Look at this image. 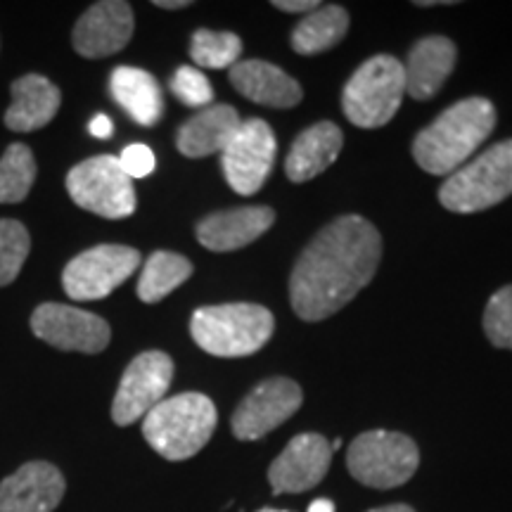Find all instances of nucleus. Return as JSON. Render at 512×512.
<instances>
[{
	"label": "nucleus",
	"instance_id": "obj_17",
	"mask_svg": "<svg viewBox=\"0 0 512 512\" xmlns=\"http://www.w3.org/2000/svg\"><path fill=\"white\" fill-rule=\"evenodd\" d=\"M275 223L271 207H238L209 214L197 223V240L211 252H235L259 240Z\"/></svg>",
	"mask_w": 512,
	"mask_h": 512
},
{
	"label": "nucleus",
	"instance_id": "obj_15",
	"mask_svg": "<svg viewBox=\"0 0 512 512\" xmlns=\"http://www.w3.org/2000/svg\"><path fill=\"white\" fill-rule=\"evenodd\" d=\"M131 5L124 0H102L88 8L72 31L74 50L88 60L110 57L128 46L133 36Z\"/></svg>",
	"mask_w": 512,
	"mask_h": 512
},
{
	"label": "nucleus",
	"instance_id": "obj_31",
	"mask_svg": "<svg viewBox=\"0 0 512 512\" xmlns=\"http://www.w3.org/2000/svg\"><path fill=\"white\" fill-rule=\"evenodd\" d=\"M119 164L121 169H124V174L131 178V181H136V178L150 176L152 171H155L157 162H155V152H152L150 147L143 143H133L121 152Z\"/></svg>",
	"mask_w": 512,
	"mask_h": 512
},
{
	"label": "nucleus",
	"instance_id": "obj_19",
	"mask_svg": "<svg viewBox=\"0 0 512 512\" xmlns=\"http://www.w3.org/2000/svg\"><path fill=\"white\" fill-rule=\"evenodd\" d=\"M456 43L446 36H427L408 53L406 93L413 100H430L441 91L448 74L456 67Z\"/></svg>",
	"mask_w": 512,
	"mask_h": 512
},
{
	"label": "nucleus",
	"instance_id": "obj_5",
	"mask_svg": "<svg viewBox=\"0 0 512 512\" xmlns=\"http://www.w3.org/2000/svg\"><path fill=\"white\" fill-rule=\"evenodd\" d=\"M512 195V138L491 145L482 155L441 185V207L456 214H475L496 207Z\"/></svg>",
	"mask_w": 512,
	"mask_h": 512
},
{
	"label": "nucleus",
	"instance_id": "obj_32",
	"mask_svg": "<svg viewBox=\"0 0 512 512\" xmlns=\"http://www.w3.org/2000/svg\"><path fill=\"white\" fill-rule=\"evenodd\" d=\"M273 8L283 10V12H309L318 10L320 3L318 0H273Z\"/></svg>",
	"mask_w": 512,
	"mask_h": 512
},
{
	"label": "nucleus",
	"instance_id": "obj_11",
	"mask_svg": "<svg viewBox=\"0 0 512 512\" xmlns=\"http://www.w3.org/2000/svg\"><path fill=\"white\" fill-rule=\"evenodd\" d=\"M275 152V133L264 119L242 121L226 150L221 152V166L230 188L245 197L259 192L271 176Z\"/></svg>",
	"mask_w": 512,
	"mask_h": 512
},
{
	"label": "nucleus",
	"instance_id": "obj_16",
	"mask_svg": "<svg viewBox=\"0 0 512 512\" xmlns=\"http://www.w3.org/2000/svg\"><path fill=\"white\" fill-rule=\"evenodd\" d=\"M67 482L53 463L34 460L0 482V512H53Z\"/></svg>",
	"mask_w": 512,
	"mask_h": 512
},
{
	"label": "nucleus",
	"instance_id": "obj_30",
	"mask_svg": "<svg viewBox=\"0 0 512 512\" xmlns=\"http://www.w3.org/2000/svg\"><path fill=\"white\" fill-rule=\"evenodd\" d=\"M171 93L188 107H209L214 100V88L197 67H178L171 76Z\"/></svg>",
	"mask_w": 512,
	"mask_h": 512
},
{
	"label": "nucleus",
	"instance_id": "obj_38",
	"mask_svg": "<svg viewBox=\"0 0 512 512\" xmlns=\"http://www.w3.org/2000/svg\"><path fill=\"white\" fill-rule=\"evenodd\" d=\"M259 512H285V510H271V508H264V510H259Z\"/></svg>",
	"mask_w": 512,
	"mask_h": 512
},
{
	"label": "nucleus",
	"instance_id": "obj_14",
	"mask_svg": "<svg viewBox=\"0 0 512 512\" xmlns=\"http://www.w3.org/2000/svg\"><path fill=\"white\" fill-rule=\"evenodd\" d=\"M330 463L332 448L323 434H297L268 467V482H271L273 494H304L323 482Z\"/></svg>",
	"mask_w": 512,
	"mask_h": 512
},
{
	"label": "nucleus",
	"instance_id": "obj_36",
	"mask_svg": "<svg viewBox=\"0 0 512 512\" xmlns=\"http://www.w3.org/2000/svg\"><path fill=\"white\" fill-rule=\"evenodd\" d=\"M368 512H415V510L406 503H394V505H384V508H375V510H368Z\"/></svg>",
	"mask_w": 512,
	"mask_h": 512
},
{
	"label": "nucleus",
	"instance_id": "obj_20",
	"mask_svg": "<svg viewBox=\"0 0 512 512\" xmlns=\"http://www.w3.org/2000/svg\"><path fill=\"white\" fill-rule=\"evenodd\" d=\"M12 102L5 112V126L15 133H31L48 126L60 110V88L41 74H24L12 83Z\"/></svg>",
	"mask_w": 512,
	"mask_h": 512
},
{
	"label": "nucleus",
	"instance_id": "obj_37",
	"mask_svg": "<svg viewBox=\"0 0 512 512\" xmlns=\"http://www.w3.org/2000/svg\"><path fill=\"white\" fill-rule=\"evenodd\" d=\"M330 448H332V453L339 451V448H342V439H335V441H332Z\"/></svg>",
	"mask_w": 512,
	"mask_h": 512
},
{
	"label": "nucleus",
	"instance_id": "obj_25",
	"mask_svg": "<svg viewBox=\"0 0 512 512\" xmlns=\"http://www.w3.org/2000/svg\"><path fill=\"white\" fill-rule=\"evenodd\" d=\"M192 275V264L176 252H155L147 256L138 280V297L145 304H157L169 297Z\"/></svg>",
	"mask_w": 512,
	"mask_h": 512
},
{
	"label": "nucleus",
	"instance_id": "obj_4",
	"mask_svg": "<svg viewBox=\"0 0 512 512\" xmlns=\"http://www.w3.org/2000/svg\"><path fill=\"white\" fill-rule=\"evenodd\" d=\"M273 313L259 304L202 306L192 313L190 335L202 351L219 358H242L273 337Z\"/></svg>",
	"mask_w": 512,
	"mask_h": 512
},
{
	"label": "nucleus",
	"instance_id": "obj_1",
	"mask_svg": "<svg viewBox=\"0 0 512 512\" xmlns=\"http://www.w3.org/2000/svg\"><path fill=\"white\" fill-rule=\"evenodd\" d=\"M382 238L363 216L328 223L304 249L290 275V302L302 320L330 318L344 309L380 266Z\"/></svg>",
	"mask_w": 512,
	"mask_h": 512
},
{
	"label": "nucleus",
	"instance_id": "obj_23",
	"mask_svg": "<svg viewBox=\"0 0 512 512\" xmlns=\"http://www.w3.org/2000/svg\"><path fill=\"white\" fill-rule=\"evenodd\" d=\"M110 93L140 126H155L164 114V95L155 76L145 69L121 64L110 76Z\"/></svg>",
	"mask_w": 512,
	"mask_h": 512
},
{
	"label": "nucleus",
	"instance_id": "obj_2",
	"mask_svg": "<svg viewBox=\"0 0 512 512\" xmlns=\"http://www.w3.org/2000/svg\"><path fill=\"white\" fill-rule=\"evenodd\" d=\"M496 128V107L486 98H467L441 112L415 136L413 157L434 176L456 174Z\"/></svg>",
	"mask_w": 512,
	"mask_h": 512
},
{
	"label": "nucleus",
	"instance_id": "obj_35",
	"mask_svg": "<svg viewBox=\"0 0 512 512\" xmlns=\"http://www.w3.org/2000/svg\"><path fill=\"white\" fill-rule=\"evenodd\" d=\"M309 512H335V503L328 501V498H316L309 505Z\"/></svg>",
	"mask_w": 512,
	"mask_h": 512
},
{
	"label": "nucleus",
	"instance_id": "obj_6",
	"mask_svg": "<svg viewBox=\"0 0 512 512\" xmlns=\"http://www.w3.org/2000/svg\"><path fill=\"white\" fill-rule=\"evenodd\" d=\"M406 72L392 55H375L351 74L342 93V112L358 128H380L399 112Z\"/></svg>",
	"mask_w": 512,
	"mask_h": 512
},
{
	"label": "nucleus",
	"instance_id": "obj_18",
	"mask_svg": "<svg viewBox=\"0 0 512 512\" xmlns=\"http://www.w3.org/2000/svg\"><path fill=\"white\" fill-rule=\"evenodd\" d=\"M230 83L240 95L256 105L275 107V110H287L302 102V86L283 69L264 60H245L230 67Z\"/></svg>",
	"mask_w": 512,
	"mask_h": 512
},
{
	"label": "nucleus",
	"instance_id": "obj_33",
	"mask_svg": "<svg viewBox=\"0 0 512 512\" xmlns=\"http://www.w3.org/2000/svg\"><path fill=\"white\" fill-rule=\"evenodd\" d=\"M88 131H91V136L95 138H110L114 131V124L107 114H95L91 119V126H88Z\"/></svg>",
	"mask_w": 512,
	"mask_h": 512
},
{
	"label": "nucleus",
	"instance_id": "obj_9",
	"mask_svg": "<svg viewBox=\"0 0 512 512\" xmlns=\"http://www.w3.org/2000/svg\"><path fill=\"white\" fill-rule=\"evenodd\" d=\"M140 266V252L126 245H98L74 256L62 273V287L74 302L105 299Z\"/></svg>",
	"mask_w": 512,
	"mask_h": 512
},
{
	"label": "nucleus",
	"instance_id": "obj_28",
	"mask_svg": "<svg viewBox=\"0 0 512 512\" xmlns=\"http://www.w3.org/2000/svg\"><path fill=\"white\" fill-rule=\"evenodd\" d=\"M31 249L29 230L24 223L0 219V287L15 283Z\"/></svg>",
	"mask_w": 512,
	"mask_h": 512
},
{
	"label": "nucleus",
	"instance_id": "obj_29",
	"mask_svg": "<svg viewBox=\"0 0 512 512\" xmlns=\"http://www.w3.org/2000/svg\"><path fill=\"white\" fill-rule=\"evenodd\" d=\"M484 332L494 347L512 351V285L491 294L484 311Z\"/></svg>",
	"mask_w": 512,
	"mask_h": 512
},
{
	"label": "nucleus",
	"instance_id": "obj_21",
	"mask_svg": "<svg viewBox=\"0 0 512 512\" xmlns=\"http://www.w3.org/2000/svg\"><path fill=\"white\" fill-rule=\"evenodd\" d=\"M240 114L230 105H209L185 121L176 133V147L185 157L221 155L240 128Z\"/></svg>",
	"mask_w": 512,
	"mask_h": 512
},
{
	"label": "nucleus",
	"instance_id": "obj_8",
	"mask_svg": "<svg viewBox=\"0 0 512 512\" xmlns=\"http://www.w3.org/2000/svg\"><path fill=\"white\" fill-rule=\"evenodd\" d=\"M67 192L76 207L102 219H126L138 207L133 181L121 169L119 157L112 155L76 164L67 174Z\"/></svg>",
	"mask_w": 512,
	"mask_h": 512
},
{
	"label": "nucleus",
	"instance_id": "obj_22",
	"mask_svg": "<svg viewBox=\"0 0 512 512\" xmlns=\"http://www.w3.org/2000/svg\"><path fill=\"white\" fill-rule=\"evenodd\" d=\"M344 145L342 128L332 121H318L294 140L285 159V174L292 183H306L335 164Z\"/></svg>",
	"mask_w": 512,
	"mask_h": 512
},
{
	"label": "nucleus",
	"instance_id": "obj_27",
	"mask_svg": "<svg viewBox=\"0 0 512 512\" xmlns=\"http://www.w3.org/2000/svg\"><path fill=\"white\" fill-rule=\"evenodd\" d=\"M242 55V41L233 31L197 29L190 41V57L197 67L226 69L235 67Z\"/></svg>",
	"mask_w": 512,
	"mask_h": 512
},
{
	"label": "nucleus",
	"instance_id": "obj_26",
	"mask_svg": "<svg viewBox=\"0 0 512 512\" xmlns=\"http://www.w3.org/2000/svg\"><path fill=\"white\" fill-rule=\"evenodd\" d=\"M36 181V159L31 147L12 143L0 157V204L27 200Z\"/></svg>",
	"mask_w": 512,
	"mask_h": 512
},
{
	"label": "nucleus",
	"instance_id": "obj_3",
	"mask_svg": "<svg viewBox=\"0 0 512 512\" xmlns=\"http://www.w3.org/2000/svg\"><path fill=\"white\" fill-rule=\"evenodd\" d=\"M219 413L207 394L185 392L157 403L143 418V437L166 460H188L214 437Z\"/></svg>",
	"mask_w": 512,
	"mask_h": 512
},
{
	"label": "nucleus",
	"instance_id": "obj_7",
	"mask_svg": "<svg viewBox=\"0 0 512 512\" xmlns=\"http://www.w3.org/2000/svg\"><path fill=\"white\" fill-rule=\"evenodd\" d=\"M420 451L408 434L370 430L358 434L347 451V467L356 482L373 489H396L415 475Z\"/></svg>",
	"mask_w": 512,
	"mask_h": 512
},
{
	"label": "nucleus",
	"instance_id": "obj_24",
	"mask_svg": "<svg viewBox=\"0 0 512 512\" xmlns=\"http://www.w3.org/2000/svg\"><path fill=\"white\" fill-rule=\"evenodd\" d=\"M349 31V12L342 5H320L292 31V48L299 55H318L335 48Z\"/></svg>",
	"mask_w": 512,
	"mask_h": 512
},
{
	"label": "nucleus",
	"instance_id": "obj_10",
	"mask_svg": "<svg viewBox=\"0 0 512 512\" xmlns=\"http://www.w3.org/2000/svg\"><path fill=\"white\" fill-rule=\"evenodd\" d=\"M174 380V361L164 351H143L124 370L112 401V420L128 427L164 401Z\"/></svg>",
	"mask_w": 512,
	"mask_h": 512
},
{
	"label": "nucleus",
	"instance_id": "obj_34",
	"mask_svg": "<svg viewBox=\"0 0 512 512\" xmlns=\"http://www.w3.org/2000/svg\"><path fill=\"white\" fill-rule=\"evenodd\" d=\"M155 5L162 10H183L188 8L190 0H155Z\"/></svg>",
	"mask_w": 512,
	"mask_h": 512
},
{
	"label": "nucleus",
	"instance_id": "obj_13",
	"mask_svg": "<svg viewBox=\"0 0 512 512\" xmlns=\"http://www.w3.org/2000/svg\"><path fill=\"white\" fill-rule=\"evenodd\" d=\"M31 330L50 347L81 351V354H100L112 337L110 323L105 318L57 302L41 304L31 313Z\"/></svg>",
	"mask_w": 512,
	"mask_h": 512
},
{
	"label": "nucleus",
	"instance_id": "obj_12",
	"mask_svg": "<svg viewBox=\"0 0 512 512\" xmlns=\"http://www.w3.org/2000/svg\"><path fill=\"white\" fill-rule=\"evenodd\" d=\"M302 387L290 377H271L259 382L235 408L230 430L235 439L256 441L292 418L302 406Z\"/></svg>",
	"mask_w": 512,
	"mask_h": 512
}]
</instances>
